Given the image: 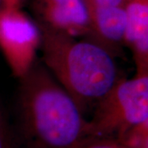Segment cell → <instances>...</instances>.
Returning a JSON list of instances; mask_svg holds the SVG:
<instances>
[{
	"label": "cell",
	"mask_w": 148,
	"mask_h": 148,
	"mask_svg": "<svg viewBox=\"0 0 148 148\" xmlns=\"http://www.w3.org/2000/svg\"><path fill=\"white\" fill-rule=\"evenodd\" d=\"M22 132L36 148H73L89 137V122L72 96L36 60L20 77Z\"/></svg>",
	"instance_id": "obj_1"
},
{
	"label": "cell",
	"mask_w": 148,
	"mask_h": 148,
	"mask_svg": "<svg viewBox=\"0 0 148 148\" xmlns=\"http://www.w3.org/2000/svg\"><path fill=\"white\" fill-rule=\"evenodd\" d=\"M37 25L41 63L84 114L119 80L114 57L87 40Z\"/></svg>",
	"instance_id": "obj_2"
},
{
	"label": "cell",
	"mask_w": 148,
	"mask_h": 148,
	"mask_svg": "<svg viewBox=\"0 0 148 148\" xmlns=\"http://www.w3.org/2000/svg\"><path fill=\"white\" fill-rule=\"evenodd\" d=\"M147 117L148 75L119 79L95 104L88 134L120 140Z\"/></svg>",
	"instance_id": "obj_3"
},
{
	"label": "cell",
	"mask_w": 148,
	"mask_h": 148,
	"mask_svg": "<svg viewBox=\"0 0 148 148\" xmlns=\"http://www.w3.org/2000/svg\"><path fill=\"white\" fill-rule=\"evenodd\" d=\"M40 30L19 8L3 7L0 13V49L12 71L20 77L36 60Z\"/></svg>",
	"instance_id": "obj_4"
},
{
	"label": "cell",
	"mask_w": 148,
	"mask_h": 148,
	"mask_svg": "<svg viewBox=\"0 0 148 148\" xmlns=\"http://www.w3.org/2000/svg\"><path fill=\"white\" fill-rule=\"evenodd\" d=\"M37 23L73 37L84 39L90 30L86 0H33Z\"/></svg>",
	"instance_id": "obj_5"
},
{
	"label": "cell",
	"mask_w": 148,
	"mask_h": 148,
	"mask_svg": "<svg viewBox=\"0 0 148 148\" xmlns=\"http://www.w3.org/2000/svg\"><path fill=\"white\" fill-rule=\"evenodd\" d=\"M87 4L90 30L85 40L105 49L114 57L125 45L126 12L123 7H95Z\"/></svg>",
	"instance_id": "obj_6"
},
{
	"label": "cell",
	"mask_w": 148,
	"mask_h": 148,
	"mask_svg": "<svg viewBox=\"0 0 148 148\" xmlns=\"http://www.w3.org/2000/svg\"><path fill=\"white\" fill-rule=\"evenodd\" d=\"M127 17L124 44L130 49L137 74L148 73V0H126Z\"/></svg>",
	"instance_id": "obj_7"
},
{
	"label": "cell",
	"mask_w": 148,
	"mask_h": 148,
	"mask_svg": "<svg viewBox=\"0 0 148 148\" xmlns=\"http://www.w3.org/2000/svg\"><path fill=\"white\" fill-rule=\"evenodd\" d=\"M73 148H130L119 139L102 137H88Z\"/></svg>",
	"instance_id": "obj_8"
},
{
	"label": "cell",
	"mask_w": 148,
	"mask_h": 148,
	"mask_svg": "<svg viewBox=\"0 0 148 148\" xmlns=\"http://www.w3.org/2000/svg\"><path fill=\"white\" fill-rule=\"evenodd\" d=\"M147 135H148V117L138 126L128 131L119 141L130 148H134V147Z\"/></svg>",
	"instance_id": "obj_9"
},
{
	"label": "cell",
	"mask_w": 148,
	"mask_h": 148,
	"mask_svg": "<svg viewBox=\"0 0 148 148\" xmlns=\"http://www.w3.org/2000/svg\"><path fill=\"white\" fill-rule=\"evenodd\" d=\"M15 144L13 133L0 106V148H16Z\"/></svg>",
	"instance_id": "obj_10"
},
{
	"label": "cell",
	"mask_w": 148,
	"mask_h": 148,
	"mask_svg": "<svg viewBox=\"0 0 148 148\" xmlns=\"http://www.w3.org/2000/svg\"><path fill=\"white\" fill-rule=\"evenodd\" d=\"M90 5L95 7H123L126 0H86Z\"/></svg>",
	"instance_id": "obj_11"
},
{
	"label": "cell",
	"mask_w": 148,
	"mask_h": 148,
	"mask_svg": "<svg viewBox=\"0 0 148 148\" xmlns=\"http://www.w3.org/2000/svg\"><path fill=\"white\" fill-rule=\"evenodd\" d=\"M6 8H19L21 0H3Z\"/></svg>",
	"instance_id": "obj_12"
},
{
	"label": "cell",
	"mask_w": 148,
	"mask_h": 148,
	"mask_svg": "<svg viewBox=\"0 0 148 148\" xmlns=\"http://www.w3.org/2000/svg\"><path fill=\"white\" fill-rule=\"evenodd\" d=\"M134 148H148V135H147L134 147Z\"/></svg>",
	"instance_id": "obj_13"
},
{
	"label": "cell",
	"mask_w": 148,
	"mask_h": 148,
	"mask_svg": "<svg viewBox=\"0 0 148 148\" xmlns=\"http://www.w3.org/2000/svg\"><path fill=\"white\" fill-rule=\"evenodd\" d=\"M3 7H4L3 1V0H0V13H1V12H2V10H3Z\"/></svg>",
	"instance_id": "obj_14"
},
{
	"label": "cell",
	"mask_w": 148,
	"mask_h": 148,
	"mask_svg": "<svg viewBox=\"0 0 148 148\" xmlns=\"http://www.w3.org/2000/svg\"><path fill=\"white\" fill-rule=\"evenodd\" d=\"M147 75H148V73H147Z\"/></svg>",
	"instance_id": "obj_15"
}]
</instances>
